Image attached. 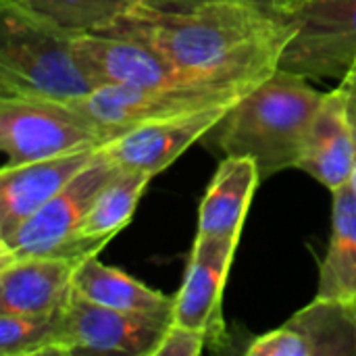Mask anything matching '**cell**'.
Listing matches in <instances>:
<instances>
[{
  "label": "cell",
  "mask_w": 356,
  "mask_h": 356,
  "mask_svg": "<svg viewBox=\"0 0 356 356\" xmlns=\"http://www.w3.org/2000/svg\"><path fill=\"white\" fill-rule=\"evenodd\" d=\"M246 355L356 356L355 305L315 296L284 325L254 338Z\"/></svg>",
  "instance_id": "cell-10"
},
{
  "label": "cell",
  "mask_w": 356,
  "mask_h": 356,
  "mask_svg": "<svg viewBox=\"0 0 356 356\" xmlns=\"http://www.w3.org/2000/svg\"><path fill=\"white\" fill-rule=\"evenodd\" d=\"M236 2H244V4L257 6V8H261V10H267V13H271V15L286 17L300 0H236Z\"/></svg>",
  "instance_id": "cell-23"
},
{
  "label": "cell",
  "mask_w": 356,
  "mask_h": 356,
  "mask_svg": "<svg viewBox=\"0 0 356 356\" xmlns=\"http://www.w3.org/2000/svg\"><path fill=\"white\" fill-rule=\"evenodd\" d=\"M169 323L96 305L73 290L60 309L56 355L152 356Z\"/></svg>",
  "instance_id": "cell-8"
},
{
  "label": "cell",
  "mask_w": 356,
  "mask_h": 356,
  "mask_svg": "<svg viewBox=\"0 0 356 356\" xmlns=\"http://www.w3.org/2000/svg\"><path fill=\"white\" fill-rule=\"evenodd\" d=\"M261 179L254 159L225 156L200 200L196 240L240 242V234Z\"/></svg>",
  "instance_id": "cell-16"
},
{
  "label": "cell",
  "mask_w": 356,
  "mask_h": 356,
  "mask_svg": "<svg viewBox=\"0 0 356 356\" xmlns=\"http://www.w3.org/2000/svg\"><path fill=\"white\" fill-rule=\"evenodd\" d=\"M353 305H355V311H356V298H355V300H353Z\"/></svg>",
  "instance_id": "cell-26"
},
{
  "label": "cell",
  "mask_w": 356,
  "mask_h": 356,
  "mask_svg": "<svg viewBox=\"0 0 356 356\" xmlns=\"http://www.w3.org/2000/svg\"><path fill=\"white\" fill-rule=\"evenodd\" d=\"M73 46L96 86L156 88L188 81H211L184 75L163 54L138 40L108 33H77L73 38Z\"/></svg>",
  "instance_id": "cell-11"
},
{
  "label": "cell",
  "mask_w": 356,
  "mask_h": 356,
  "mask_svg": "<svg viewBox=\"0 0 356 356\" xmlns=\"http://www.w3.org/2000/svg\"><path fill=\"white\" fill-rule=\"evenodd\" d=\"M119 171L100 148L96 159L73 177L54 198L25 219L8 238L0 240V263L23 257H65L83 261L108 242L83 238L81 225L106 181Z\"/></svg>",
  "instance_id": "cell-4"
},
{
  "label": "cell",
  "mask_w": 356,
  "mask_h": 356,
  "mask_svg": "<svg viewBox=\"0 0 356 356\" xmlns=\"http://www.w3.org/2000/svg\"><path fill=\"white\" fill-rule=\"evenodd\" d=\"M150 179V173L119 167V171L98 192L79 234L83 238L111 242L131 221Z\"/></svg>",
  "instance_id": "cell-19"
},
{
  "label": "cell",
  "mask_w": 356,
  "mask_h": 356,
  "mask_svg": "<svg viewBox=\"0 0 356 356\" xmlns=\"http://www.w3.org/2000/svg\"><path fill=\"white\" fill-rule=\"evenodd\" d=\"M259 81H188L156 88L98 86L90 96L73 102V106L115 140L146 123L192 115L213 106H232Z\"/></svg>",
  "instance_id": "cell-5"
},
{
  "label": "cell",
  "mask_w": 356,
  "mask_h": 356,
  "mask_svg": "<svg viewBox=\"0 0 356 356\" xmlns=\"http://www.w3.org/2000/svg\"><path fill=\"white\" fill-rule=\"evenodd\" d=\"M75 33L0 0V96L73 104L98 86L81 65Z\"/></svg>",
  "instance_id": "cell-3"
},
{
  "label": "cell",
  "mask_w": 356,
  "mask_h": 356,
  "mask_svg": "<svg viewBox=\"0 0 356 356\" xmlns=\"http://www.w3.org/2000/svg\"><path fill=\"white\" fill-rule=\"evenodd\" d=\"M207 346L209 340L202 332L169 323L152 356H200Z\"/></svg>",
  "instance_id": "cell-22"
},
{
  "label": "cell",
  "mask_w": 356,
  "mask_h": 356,
  "mask_svg": "<svg viewBox=\"0 0 356 356\" xmlns=\"http://www.w3.org/2000/svg\"><path fill=\"white\" fill-rule=\"evenodd\" d=\"M56 313H0V355H56L58 342Z\"/></svg>",
  "instance_id": "cell-21"
},
{
  "label": "cell",
  "mask_w": 356,
  "mask_h": 356,
  "mask_svg": "<svg viewBox=\"0 0 356 356\" xmlns=\"http://www.w3.org/2000/svg\"><path fill=\"white\" fill-rule=\"evenodd\" d=\"M111 138L73 104L0 96V148L4 167L27 165L88 148H100Z\"/></svg>",
  "instance_id": "cell-6"
},
{
  "label": "cell",
  "mask_w": 356,
  "mask_h": 356,
  "mask_svg": "<svg viewBox=\"0 0 356 356\" xmlns=\"http://www.w3.org/2000/svg\"><path fill=\"white\" fill-rule=\"evenodd\" d=\"M81 261L23 257L0 263V313H56L73 294Z\"/></svg>",
  "instance_id": "cell-15"
},
{
  "label": "cell",
  "mask_w": 356,
  "mask_h": 356,
  "mask_svg": "<svg viewBox=\"0 0 356 356\" xmlns=\"http://www.w3.org/2000/svg\"><path fill=\"white\" fill-rule=\"evenodd\" d=\"M348 83V106H350V119H353V127H355V169H353V179L350 186L356 194V65L346 73V77H342Z\"/></svg>",
  "instance_id": "cell-24"
},
{
  "label": "cell",
  "mask_w": 356,
  "mask_h": 356,
  "mask_svg": "<svg viewBox=\"0 0 356 356\" xmlns=\"http://www.w3.org/2000/svg\"><path fill=\"white\" fill-rule=\"evenodd\" d=\"M102 33L138 40L194 79L250 81L280 69L294 27L277 15L236 0L190 8L138 2Z\"/></svg>",
  "instance_id": "cell-1"
},
{
  "label": "cell",
  "mask_w": 356,
  "mask_h": 356,
  "mask_svg": "<svg viewBox=\"0 0 356 356\" xmlns=\"http://www.w3.org/2000/svg\"><path fill=\"white\" fill-rule=\"evenodd\" d=\"M102 148V146H100ZM88 148L0 171V240L8 238L25 219L54 198L100 152Z\"/></svg>",
  "instance_id": "cell-14"
},
{
  "label": "cell",
  "mask_w": 356,
  "mask_h": 356,
  "mask_svg": "<svg viewBox=\"0 0 356 356\" xmlns=\"http://www.w3.org/2000/svg\"><path fill=\"white\" fill-rule=\"evenodd\" d=\"M319 298H356V194L350 184L332 192V236L319 267Z\"/></svg>",
  "instance_id": "cell-18"
},
{
  "label": "cell",
  "mask_w": 356,
  "mask_h": 356,
  "mask_svg": "<svg viewBox=\"0 0 356 356\" xmlns=\"http://www.w3.org/2000/svg\"><path fill=\"white\" fill-rule=\"evenodd\" d=\"M232 106H213L192 115L134 127L104 144L102 150L121 169L144 171L154 177L173 165L192 144L204 140V136L221 123Z\"/></svg>",
  "instance_id": "cell-12"
},
{
  "label": "cell",
  "mask_w": 356,
  "mask_h": 356,
  "mask_svg": "<svg viewBox=\"0 0 356 356\" xmlns=\"http://www.w3.org/2000/svg\"><path fill=\"white\" fill-rule=\"evenodd\" d=\"M73 290L102 307H111L125 313L150 315L165 321L173 319V296H167L142 284L140 280L127 275L117 267L104 265L98 254L88 257L77 265Z\"/></svg>",
  "instance_id": "cell-17"
},
{
  "label": "cell",
  "mask_w": 356,
  "mask_h": 356,
  "mask_svg": "<svg viewBox=\"0 0 356 356\" xmlns=\"http://www.w3.org/2000/svg\"><path fill=\"white\" fill-rule=\"evenodd\" d=\"M140 2L154 6V8H190V6H198L211 0H140Z\"/></svg>",
  "instance_id": "cell-25"
},
{
  "label": "cell",
  "mask_w": 356,
  "mask_h": 356,
  "mask_svg": "<svg viewBox=\"0 0 356 356\" xmlns=\"http://www.w3.org/2000/svg\"><path fill=\"white\" fill-rule=\"evenodd\" d=\"M298 169L330 192H338L350 184L355 169V127L348 106V83L344 79L336 90L323 94L311 121Z\"/></svg>",
  "instance_id": "cell-13"
},
{
  "label": "cell",
  "mask_w": 356,
  "mask_h": 356,
  "mask_svg": "<svg viewBox=\"0 0 356 356\" xmlns=\"http://www.w3.org/2000/svg\"><path fill=\"white\" fill-rule=\"evenodd\" d=\"M294 33L280 69L311 79H342L356 65V0H300L286 17Z\"/></svg>",
  "instance_id": "cell-7"
},
{
  "label": "cell",
  "mask_w": 356,
  "mask_h": 356,
  "mask_svg": "<svg viewBox=\"0 0 356 356\" xmlns=\"http://www.w3.org/2000/svg\"><path fill=\"white\" fill-rule=\"evenodd\" d=\"M323 92L307 77L275 69L248 90L204 138L223 156L254 159L261 177L298 169L311 121Z\"/></svg>",
  "instance_id": "cell-2"
},
{
  "label": "cell",
  "mask_w": 356,
  "mask_h": 356,
  "mask_svg": "<svg viewBox=\"0 0 356 356\" xmlns=\"http://www.w3.org/2000/svg\"><path fill=\"white\" fill-rule=\"evenodd\" d=\"M236 248L238 240H194L181 288L173 296L171 323L202 332L213 348H221L227 342L223 290Z\"/></svg>",
  "instance_id": "cell-9"
},
{
  "label": "cell",
  "mask_w": 356,
  "mask_h": 356,
  "mask_svg": "<svg viewBox=\"0 0 356 356\" xmlns=\"http://www.w3.org/2000/svg\"><path fill=\"white\" fill-rule=\"evenodd\" d=\"M69 33H102L140 0H4Z\"/></svg>",
  "instance_id": "cell-20"
}]
</instances>
